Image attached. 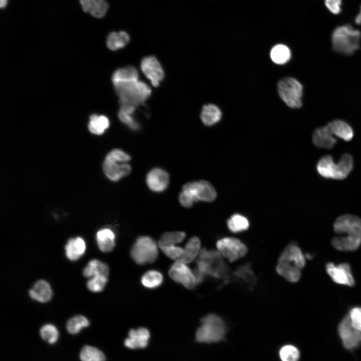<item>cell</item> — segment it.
<instances>
[{
  "label": "cell",
  "instance_id": "cell-1",
  "mask_svg": "<svg viewBox=\"0 0 361 361\" xmlns=\"http://www.w3.org/2000/svg\"><path fill=\"white\" fill-rule=\"evenodd\" d=\"M333 230L337 236L331 240L334 248L345 252L357 250L361 245V219L345 214L338 217L333 223Z\"/></svg>",
  "mask_w": 361,
  "mask_h": 361
},
{
  "label": "cell",
  "instance_id": "cell-2",
  "mask_svg": "<svg viewBox=\"0 0 361 361\" xmlns=\"http://www.w3.org/2000/svg\"><path fill=\"white\" fill-rule=\"evenodd\" d=\"M305 265V256L301 249L297 245L292 243L281 253L276 269L287 281L296 282L300 278L301 270Z\"/></svg>",
  "mask_w": 361,
  "mask_h": 361
},
{
  "label": "cell",
  "instance_id": "cell-3",
  "mask_svg": "<svg viewBox=\"0 0 361 361\" xmlns=\"http://www.w3.org/2000/svg\"><path fill=\"white\" fill-rule=\"evenodd\" d=\"M353 159L348 153L343 154L337 163L329 155L321 157L318 161V173L326 178L343 179L348 176L353 169Z\"/></svg>",
  "mask_w": 361,
  "mask_h": 361
},
{
  "label": "cell",
  "instance_id": "cell-4",
  "mask_svg": "<svg viewBox=\"0 0 361 361\" xmlns=\"http://www.w3.org/2000/svg\"><path fill=\"white\" fill-rule=\"evenodd\" d=\"M361 32L350 25L336 27L331 35L333 50L345 55L353 54L359 48Z\"/></svg>",
  "mask_w": 361,
  "mask_h": 361
},
{
  "label": "cell",
  "instance_id": "cell-5",
  "mask_svg": "<svg viewBox=\"0 0 361 361\" xmlns=\"http://www.w3.org/2000/svg\"><path fill=\"white\" fill-rule=\"evenodd\" d=\"M131 156L124 151L115 148L106 155L102 165L103 172L110 180L117 182L128 175L131 171L128 163Z\"/></svg>",
  "mask_w": 361,
  "mask_h": 361
},
{
  "label": "cell",
  "instance_id": "cell-6",
  "mask_svg": "<svg viewBox=\"0 0 361 361\" xmlns=\"http://www.w3.org/2000/svg\"><path fill=\"white\" fill-rule=\"evenodd\" d=\"M114 88L121 105L135 107L143 104L151 92L146 84L139 80L121 84Z\"/></svg>",
  "mask_w": 361,
  "mask_h": 361
},
{
  "label": "cell",
  "instance_id": "cell-7",
  "mask_svg": "<svg viewBox=\"0 0 361 361\" xmlns=\"http://www.w3.org/2000/svg\"><path fill=\"white\" fill-rule=\"evenodd\" d=\"M201 323L196 333V341L201 343H214L224 339L226 326L221 317L214 314H209L201 318Z\"/></svg>",
  "mask_w": 361,
  "mask_h": 361
},
{
  "label": "cell",
  "instance_id": "cell-8",
  "mask_svg": "<svg viewBox=\"0 0 361 361\" xmlns=\"http://www.w3.org/2000/svg\"><path fill=\"white\" fill-rule=\"evenodd\" d=\"M158 249L156 242L150 237L140 236L133 244L130 256L138 265L152 263L158 257Z\"/></svg>",
  "mask_w": 361,
  "mask_h": 361
},
{
  "label": "cell",
  "instance_id": "cell-9",
  "mask_svg": "<svg viewBox=\"0 0 361 361\" xmlns=\"http://www.w3.org/2000/svg\"><path fill=\"white\" fill-rule=\"evenodd\" d=\"M277 88L280 98L287 106L293 108L301 107L303 87L298 80L292 77L282 78Z\"/></svg>",
  "mask_w": 361,
  "mask_h": 361
},
{
  "label": "cell",
  "instance_id": "cell-10",
  "mask_svg": "<svg viewBox=\"0 0 361 361\" xmlns=\"http://www.w3.org/2000/svg\"><path fill=\"white\" fill-rule=\"evenodd\" d=\"M182 191L192 198L196 202H211L217 197L214 187L205 180L188 183L184 185Z\"/></svg>",
  "mask_w": 361,
  "mask_h": 361
},
{
  "label": "cell",
  "instance_id": "cell-11",
  "mask_svg": "<svg viewBox=\"0 0 361 361\" xmlns=\"http://www.w3.org/2000/svg\"><path fill=\"white\" fill-rule=\"evenodd\" d=\"M337 332L345 349L352 350L361 344V331L352 326L347 314L338 323Z\"/></svg>",
  "mask_w": 361,
  "mask_h": 361
},
{
  "label": "cell",
  "instance_id": "cell-12",
  "mask_svg": "<svg viewBox=\"0 0 361 361\" xmlns=\"http://www.w3.org/2000/svg\"><path fill=\"white\" fill-rule=\"evenodd\" d=\"M216 246L220 253L231 262L244 257L247 252L246 245L234 238L221 239L217 241Z\"/></svg>",
  "mask_w": 361,
  "mask_h": 361
},
{
  "label": "cell",
  "instance_id": "cell-13",
  "mask_svg": "<svg viewBox=\"0 0 361 361\" xmlns=\"http://www.w3.org/2000/svg\"><path fill=\"white\" fill-rule=\"evenodd\" d=\"M168 275L175 282L181 283L187 289H194L198 284L194 273L180 260H176L168 270Z\"/></svg>",
  "mask_w": 361,
  "mask_h": 361
},
{
  "label": "cell",
  "instance_id": "cell-14",
  "mask_svg": "<svg viewBox=\"0 0 361 361\" xmlns=\"http://www.w3.org/2000/svg\"><path fill=\"white\" fill-rule=\"evenodd\" d=\"M325 269L329 276L336 284L352 287L355 281L351 273L350 265L347 263L335 265L329 262L326 265Z\"/></svg>",
  "mask_w": 361,
  "mask_h": 361
},
{
  "label": "cell",
  "instance_id": "cell-15",
  "mask_svg": "<svg viewBox=\"0 0 361 361\" xmlns=\"http://www.w3.org/2000/svg\"><path fill=\"white\" fill-rule=\"evenodd\" d=\"M141 69L145 76L150 81L152 85L157 87L164 78L162 68L154 56L144 58L141 62Z\"/></svg>",
  "mask_w": 361,
  "mask_h": 361
},
{
  "label": "cell",
  "instance_id": "cell-16",
  "mask_svg": "<svg viewBox=\"0 0 361 361\" xmlns=\"http://www.w3.org/2000/svg\"><path fill=\"white\" fill-rule=\"evenodd\" d=\"M169 176L167 171L160 168L152 169L146 177V184L150 190L157 193L163 192L168 186Z\"/></svg>",
  "mask_w": 361,
  "mask_h": 361
},
{
  "label": "cell",
  "instance_id": "cell-17",
  "mask_svg": "<svg viewBox=\"0 0 361 361\" xmlns=\"http://www.w3.org/2000/svg\"><path fill=\"white\" fill-rule=\"evenodd\" d=\"M128 336L124 340V345L130 349L145 348L148 343L150 338L149 330L144 327L131 329Z\"/></svg>",
  "mask_w": 361,
  "mask_h": 361
},
{
  "label": "cell",
  "instance_id": "cell-18",
  "mask_svg": "<svg viewBox=\"0 0 361 361\" xmlns=\"http://www.w3.org/2000/svg\"><path fill=\"white\" fill-rule=\"evenodd\" d=\"M53 294L50 283L44 279L36 281L29 291V295L31 299L42 303L50 301L52 298Z\"/></svg>",
  "mask_w": 361,
  "mask_h": 361
},
{
  "label": "cell",
  "instance_id": "cell-19",
  "mask_svg": "<svg viewBox=\"0 0 361 361\" xmlns=\"http://www.w3.org/2000/svg\"><path fill=\"white\" fill-rule=\"evenodd\" d=\"M312 141L317 147L331 149L336 143V139L327 125L316 129L312 134Z\"/></svg>",
  "mask_w": 361,
  "mask_h": 361
},
{
  "label": "cell",
  "instance_id": "cell-20",
  "mask_svg": "<svg viewBox=\"0 0 361 361\" xmlns=\"http://www.w3.org/2000/svg\"><path fill=\"white\" fill-rule=\"evenodd\" d=\"M86 250V242L79 236L69 239L65 246L66 257L71 261L78 260L84 254Z\"/></svg>",
  "mask_w": 361,
  "mask_h": 361
},
{
  "label": "cell",
  "instance_id": "cell-21",
  "mask_svg": "<svg viewBox=\"0 0 361 361\" xmlns=\"http://www.w3.org/2000/svg\"><path fill=\"white\" fill-rule=\"evenodd\" d=\"M115 235L109 228L98 230L96 234V241L99 249L103 253L111 252L115 246Z\"/></svg>",
  "mask_w": 361,
  "mask_h": 361
},
{
  "label": "cell",
  "instance_id": "cell-22",
  "mask_svg": "<svg viewBox=\"0 0 361 361\" xmlns=\"http://www.w3.org/2000/svg\"><path fill=\"white\" fill-rule=\"evenodd\" d=\"M334 136L341 138L344 141L351 140L353 136L352 127L345 121L335 119L326 125Z\"/></svg>",
  "mask_w": 361,
  "mask_h": 361
},
{
  "label": "cell",
  "instance_id": "cell-23",
  "mask_svg": "<svg viewBox=\"0 0 361 361\" xmlns=\"http://www.w3.org/2000/svg\"><path fill=\"white\" fill-rule=\"evenodd\" d=\"M137 70L132 66H127L115 71L112 75V81L114 86L129 82L138 80Z\"/></svg>",
  "mask_w": 361,
  "mask_h": 361
},
{
  "label": "cell",
  "instance_id": "cell-24",
  "mask_svg": "<svg viewBox=\"0 0 361 361\" xmlns=\"http://www.w3.org/2000/svg\"><path fill=\"white\" fill-rule=\"evenodd\" d=\"M109 273L108 265L97 259L90 260L82 271L83 275L88 278L98 275L108 276Z\"/></svg>",
  "mask_w": 361,
  "mask_h": 361
},
{
  "label": "cell",
  "instance_id": "cell-25",
  "mask_svg": "<svg viewBox=\"0 0 361 361\" xmlns=\"http://www.w3.org/2000/svg\"><path fill=\"white\" fill-rule=\"evenodd\" d=\"M222 117L220 109L215 105L210 104L203 107L201 119L204 124L212 126L219 122Z\"/></svg>",
  "mask_w": 361,
  "mask_h": 361
},
{
  "label": "cell",
  "instance_id": "cell-26",
  "mask_svg": "<svg viewBox=\"0 0 361 361\" xmlns=\"http://www.w3.org/2000/svg\"><path fill=\"white\" fill-rule=\"evenodd\" d=\"M201 241L196 236L191 237L187 243L184 253L179 260L185 263L191 262L201 250Z\"/></svg>",
  "mask_w": 361,
  "mask_h": 361
},
{
  "label": "cell",
  "instance_id": "cell-27",
  "mask_svg": "<svg viewBox=\"0 0 361 361\" xmlns=\"http://www.w3.org/2000/svg\"><path fill=\"white\" fill-rule=\"evenodd\" d=\"M135 107L130 105H121L118 114L120 121L134 130L139 128V124L134 117Z\"/></svg>",
  "mask_w": 361,
  "mask_h": 361
},
{
  "label": "cell",
  "instance_id": "cell-28",
  "mask_svg": "<svg viewBox=\"0 0 361 361\" xmlns=\"http://www.w3.org/2000/svg\"><path fill=\"white\" fill-rule=\"evenodd\" d=\"M109 120L106 116L93 114L90 117L88 129L92 134L100 135L109 127Z\"/></svg>",
  "mask_w": 361,
  "mask_h": 361
},
{
  "label": "cell",
  "instance_id": "cell-29",
  "mask_svg": "<svg viewBox=\"0 0 361 361\" xmlns=\"http://www.w3.org/2000/svg\"><path fill=\"white\" fill-rule=\"evenodd\" d=\"M79 357L81 361H105L106 357L96 346L85 344L80 349Z\"/></svg>",
  "mask_w": 361,
  "mask_h": 361
},
{
  "label": "cell",
  "instance_id": "cell-30",
  "mask_svg": "<svg viewBox=\"0 0 361 361\" xmlns=\"http://www.w3.org/2000/svg\"><path fill=\"white\" fill-rule=\"evenodd\" d=\"M89 325L90 321L86 316L78 314L73 316L67 321L66 329L69 334L75 335Z\"/></svg>",
  "mask_w": 361,
  "mask_h": 361
},
{
  "label": "cell",
  "instance_id": "cell-31",
  "mask_svg": "<svg viewBox=\"0 0 361 361\" xmlns=\"http://www.w3.org/2000/svg\"><path fill=\"white\" fill-rule=\"evenodd\" d=\"M129 40V35L125 32H112L107 37L106 45L110 50L115 51L125 47Z\"/></svg>",
  "mask_w": 361,
  "mask_h": 361
},
{
  "label": "cell",
  "instance_id": "cell-32",
  "mask_svg": "<svg viewBox=\"0 0 361 361\" xmlns=\"http://www.w3.org/2000/svg\"><path fill=\"white\" fill-rule=\"evenodd\" d=\"M291 57L289 48L283 44L274 46L270 52V57L273 62L277 64H284L288 62Z\"/></svg>",
  "mask_w": 361,
  "mask_h": 361
},
{
  "label": "cell",
  "instance_id": "cell-33",
  "mask_svg": "<svg viewBox=\"0 0 361 361\" xmlns=\"http://www.w3.org/2000/svg\"><path fill=\"white\" fill-rule=\"evenodd\" d=\"M163 281L162 274L159 271L151 270L146 272L141 278V283L148 289H155L160 286Z\"/></svg>",
  "mask_w": 361,
  "mask_h": 361
},
{
  "label": "cell",
  "instance_id": "cell-34",
  "mask_svg": "<svg viewBox=\"0 0 361 361\" xmlns=\"http://www.w3.org/2000/svg\"><path fill=\"white\" fill-rule=\"evenodd\" d=\"M39 334L41 339L49 344L56 343L60 336L57 327L51 323L43 325L39 329Z\"/></svg>",
  "mask_w": 361,
  "mask_h": 361
},
{
  "label": "cell",
  "instance_id": "cell-35",
  "mask_svg": "<svg viewBox=\"0 0 361 361\" xmlns=\"http://www.w3.org/2000/svg\"><path fill=\"white\" fill-rule=\"evenodd\" d=\"M227 226L231 231L237 233L248 229L249 222L244 216L239 214H234L228 220Z\"/></svg>",
  "mask_w": 361,
  "mask_h": 361
},
{
  "label": "cell",
  "instance_id": "cell-36",
  "mask_svg": "<svg viewBox=\"0 0 361 361\" xmlns=\"http://www.w3.org/2000/svg\"><path fill=\"white\" fill-rule=\"evenodd\" d=\"M186 235V233L182 231L164 233L160 238L159 246L174 245L182 242Z\"/></svg>",
  "mask_w": 361,
  "mask_h": 361
},
{
  "label": "cell",
  "instance_id": "cell-37",
  "mask_svg": "<svg viewBox=\"0 0 361 361\" xmlns=\"http://www.w3.org/2000/svg\"><path fill=\"white\" fill-rule=\"evenodd\" d=\"M108 281V276H94L89 278L86 283V286L87 289L92 292H100L104 290Z\"/></svg>",
  "mask_w": 361,
  "mask_h": 361
},
{
  "label": "cell",
  "instance_id": "cell-38",
  "mask_svg": "<svg viewBox=\"0 0 361 361\" xmlns=\"http://www.w3.org/2000/svg\"><path fill=\"white\" fill-rule=\"evenodd\" d=\"M279 356L282 361H298L300 353L299 349L294 345L287 344L280 349Z\"/></svg>",
  "mask_w": 361,
  "mask_h": 361
},
{
  "label": "cell",
  "instance_id": "cell-39",
  "mask_svg": "<svg viewBox=\"0 0 361 361\" xmlns=\"http://www.w3.org/2000/svg\"><path fill=\"white\" fill-rule=\"evenodd\" d=\"M108 8V3L105 0H91L89 13L97 18L103 17Z\"/></svg>",
  "mask_w": 361,
  "mask_h": 361
},
{
  "label": "cell",
  "instance_id": "cell-40",
  "mask_svg": "<svg viewBox=\"0 0 361 361\" xmlns=\"http://www.w3.org/2000/svg\"><path fill=\"white\" fill-rule=\"evenodd\" d=\"M159 247L166 256L176 260L180 259L184 251L182 247L174 245L162 246Z\"/></svg>",
  "mask_w": 361,
  "mask_h": 361
},
{
  "label": "cell",
  "instance_id": "cell-41",
  "mask_svg": "<svg viewBox=\"0 0 361 361\" xmlns=\"http://www.w3.org/2000/svg\"><path fill=\"white\" fill-rule=\"evenodd\" d=\"M347 315L352 326L355 329L361 331V307L352 308Z\"/></svg>",
  "mask_w": 361,
  "mask_h": 361
},
{
  "label": "cell",
  "instance_id": "cell-42",
  "mask_svg": "<svg viewBox=\"0 0 361 361\" xmlns=\"http://www.w3.org/2000/svg\"><path fill=\"white\" fill-rule=\"evenodd\" d=\"M324 4L328 11L334 15L341 11V0H324Z\"/></svg>",
  "mask_w": 361,
  "mask_h": 361
},
{
  "label": "cell",
  "instance_id": "cell-43",
  "mask_svg": "<svg viewBox=\"0 0 361 361\" xmlns=\"http://www.w3.org/2000/svg\"><path fill=\"white\" fill-rule=\"evenodd\" d=\"M178 200L182 206L187 208L192 207L195 202L192 198L183 192H182L179 195Z\"/></svg>",
  "mask_w": 361,
  "mask_h": 361
},
{
  "label": "cell",
  "instance_id": "cell-44",
  "mask_svg": "<svg viewBox=\"0 0 361 361\" xmlns=\"http://www.w3.org/2000/svg\"><path fill=\"white\" fill-rule=\"evenodd\" d=\"M83 11L89 13L91 7V0H79Z\"/></svg>",
  "mask_w": 361,
  "mask_h": 361
},
{
  "label": "cell",
  "instance_id": "cell-45",
  "mask_svg": "<svg viewBox=\"0 0 361 361\" xmlns=\"http://www.w3.org/2000/svg\"><path fill=\"white\" fill-rule=\"evenodd\" d=\"M354 21L356 24L361 25V6L358 13L355 17Z\"/></svg>",
  "mask_w": 361,
  "mask_h": 361
},
{
  "label": "cell",
  "instance_id": "cell-46",
  "mask_svg": "<svg viewBox=\"0 0 361 361\" xmlns=\"http://www.w3.org/2000/svg\"><path fill=\"white\" fill-rule=\"evenodd\" d=\"M8 4V0H1L0 2V7L1 8H5Z\"/></svg>",
  "mask_w": 361,
  "mask_h": 361
}]
</instances>
